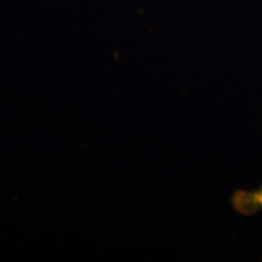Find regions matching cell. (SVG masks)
I'll list each match as a JSON object with an SVG mask.
<instances>
[{
    "label": "cell",
    "instance_id": "obj_1",
    "mask_svg": "<svg viewBox=\"0 0 262 262\" xmlns=\"http://www.w3.org/2000/svg\"><path fill=\"white\" fill-rule=\"evenodd\" d=\"M232 205L241 215L251 216L262 212V185L256 189H239L232 196Z\"/></svg>",
    "mask_w": 262,
    "mask_h": 262
}]
</instances>
